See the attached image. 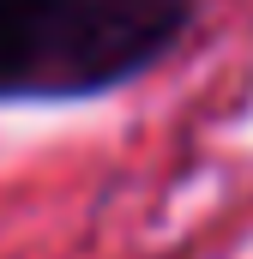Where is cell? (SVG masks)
<instances>
[{
	"instance_id": "6da1fadb",
	"label": "cell",
	"mask_w": 253,
	"mask_h": 259,
	"mask_svg": "<svg viewBox=\"0 0 253 259\" xmlns=\"http://www.w3.org/2000/svg\"><path fill=\"white\" fill-rule=\"evenodd\" d=\"M187 18V0H61L55 42L43 61L49 91L115 84L145 66Z\"/></svg>"
},
{
	"instance_id": "7a4b0ae2",
	"label": "cell",
	"mask_w": 253,
	"mask_h": 259,
	"mask_svg": "<svg viewBox=\"0 0 253 259\" xmlns=\"http://www.w3.org/2000/svg\"><path fill=\"white\" fill-rule=\"evenodd\" d=\"M61 0H0V84H43Z\"/></svg>"
}]
</instances>
